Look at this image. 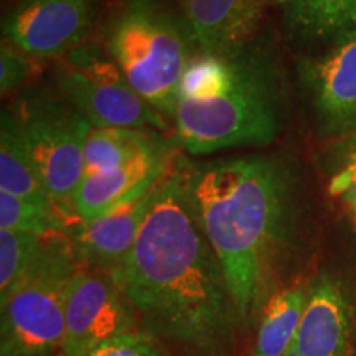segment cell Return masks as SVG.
Listing matches in <instances>:
<instances>
[{"instance_id": "9a60e30c", "label": "cell", "mask_w": 356, "mask_h": 356, "mask_svg": "<svg viewBox=\"0 0 356 356\" xmlns=\"http://www.w3.org/2000/svg\"><path fill=\"white\" fill-rule=\"evenodd\" d=\"M284 22L293 38L337 47L356 40V0H289Z\"/></svg>"}, {"instance_id": "6da1fadb", "label": "cell", "mask_w": 356, "mask_h": 356, "mask_svg": "<svg viewBox=\"0 0 356 356\" xmlns=\"http://www.w3.org/2000/svg\"><path fill=\"white\" fill-rule=\"evenodd\" d=\"M139 332L173 356H236L244 328L220 257L204 234L178 157L160 184L136 244L111 273Z\"/></svg>"}, {"instance_id": "52a82bcc", "label": "cell", "mask_w": 356, "mask_h": 356, "mask_svg": "<svg viewBox=\"0 0 356 356\" xmlns=\"http://www.w3.org/2000/svg\"><path fill=\"white\" fill-rule=\"evenodd\" d=\"M58 95L92 127L163 131L167 119L134 89L99 42H84L53 66Z\"/></svg>"}, {"instance_id": "3957f363", "label": "cell", "mask_w": 356, "mask_h": 356, "mask_svg": "<svg viewBox=\"0 0 356 356\" xmlns=\"http://www.w3.org/2000/svg\"><path fill=\"white\" fill-rule=\"evenodd\" d=\"M172 121L177 144L191 155L273 144L284 121L273 47L252 38L229 51H198L181 76Z\"/></svg>"}, {"instance_id": "5b68a950", "label": "cell", "mask_w": 356, "mask_h": 356, "mask_svg": "<svg viewBox=\"0 0 356 356\" xmlns=\"http://www.w3.org/2000/svg\"><path fill=\"white\" fill-rule=\"evenodd\" d=\"M79 267L68 234L43 236L32 264L2 300V356H51L61 350L66 293Z\"/></svg>"}, {"instance_id": "603a6c76", "label": "cell", "mask_w": 356, "mask_h": 356, "mask_svg": "<svg viewBox=\"0 0 356 356\" xmlns=\"http://www.w3.org/2000/svg\"><path fill=\"white\" fill-rule=\"evenodd\" d=\"M88 356H163V351L144 333L134 332L101 345Z\"/></svg>"}, {"instance_id": "d6986e66", "label": "cell", "mask_w": 356, "mask_h": 356, "mask_svg": "<svg viewBox=\"0 0 356 356\" xmlns=\"http://www.w3.org/2000/svg\"><path fill=\"white\" fill-rule=\"evenodd\" d=\"M68 228V222L53 208L0 191V229L44 236L66 233Z\"/></svg>"}, {"instance_id": "44dd1931", "label": "cell", "mask_w": 356, "mask_h": 356, "mask_svg": "<svg viewBox=\"0 0 356 356\" xmlns=\"http://www.w3.org/2000/svg\"><path fill=\"white\" fill-rule=\"evenodd\" d=\"M38 61L25 55L6 40L0 47V91L2 96L19 91L37 74Z\"/></svg>"}, {"instance_id": "8fae6325", "label": "cell", "mask_w": 356, "mask_h": 356, "mask_svg": "<svg viewBox=\"0 0 356 356\" xmlns=\"http://www.w3.org/2000/svg\"><path fill=\"white\" fill-rule=\"evenodd\" d=\"M163 178L104 215L70 226L66 234L70 236L79 264L104 273H113L121 266L136 244Z\"/></svg>"}, {"instance_id": "8992f818", "label": "cell", "mask_w": 356, "mask_h": 356, "mask_svg": "<svg viewBox=\"0 0 356 356\" xmlns=\"http://www.w3.org/2000/svg\"><path fill=\"white\" fill-rule=\"evenodd\" d=\"M12 113L53 208L74 225L73 198L84 177V142L92 126L61 96L35 89L15 101Z\"/></svg>"}, {"instance_id": "9c48e42d", "label": "cell", "mask_w": 356, "mask_h": 356, "mask_svg": "<svg viewBox=\"0 0 356 356\" xmlns=\"http://www.w3.org/2000/svg\"><path fill=\"white\" fill-rule=\"evenodd\" d=\"M97 0H19L2 22L6 40L33 60H58L88 42Z\"/></svg>"}, {"instance_id": "4fadbf2b", "label": "cell", "mask_w": 356, "mask_h": 356, "mask_svg": "<svg viewBox=\"0 0 356 356\" xmlns=\"http://www.w3.org/2000/svg\"><path fill=\"white\" fill-rule=\"evenodd\" d=\"M178 157L175 145L167 142L126 165L84 175L73 198L74 216L78 221H86L111 211L157 184L175 165Z\"/></svg>"}, {"instance_id": "7a4b0ae2", "label": "cell", "mask_w": 356, "mask_h": 356, "mask_svg": "<svg viewBox=\"0 0 356 356\" xmlns=\"http://www.w3.org/2000/svg\"><path fill=\"white\" fill-rule=\"evenodd\" d=\"M296 184L291 167L270 155L188 162L191 198L244 327L274 293L280 257L291 239Z\"/></svg>"}, {"instance_id": "7402d4cb", "label": "cell", "mask_w": 356, "mask_h": 356, "mask_svg": "<svg viewBox=\"0 0 356 356\" xmlns=\"http://www.w3.org/2000/svg\"><path fill=\"white\" fill-rule=\"evenodd\" d=\"M350 140L345 155L332 173L328 191L332 197L343 200L356 216V136L350 137Z\"/></svg>"}, {"instance_id": "cb8c5ba5", "label": "cell", "mask_w": 356, "mask_h": 356, "mask_svg": "<svg viewBox=\"0 0 356 356\" xmlns=\"http://www.w3.org/2000/svg\"><path fill=\"white\" fill-rule=\"evenodd\" d=\"M287 2L289 0H252L256 12L259 13L261 17H262V12H264L269 6H273V3H277V6H286Z\"/></svg>"}, {"instance_id": "ac0fdd59", "label": "cell", "mask_w": 356, "mask_h": 356, "mask_svg": "<svg viewBox=\"0 0 356 356\" xmlns=\"http://www.w3.org/2000/svg\"><path fill=\"white\" fill-rule=\"evenodd\" d=\"M309 287L296 286L275 291L259 315L256 343L252 356H284L291 348L302 314H304Z\"/></svg>"}, {"instance_id": "ffe728a7", "label": "cell", "mask_w": 356, "mask_h": 356, "mask_svg": "<svg viewBox=\"0 0 356 356\" xmlns=\"http://www.w3.org/2000/svg\"><path fill=\"white\" fill-rule=\"evenodd\" d=\"M42 238L32 233L0 229V302L32 264Z\"/></svg>"}, {"instance_id": "30bf717a", "label": "cell", "mask_w": 356, "mask_h": 356, "mask_svg": "<svg viewBox=\"0 0 356 356\" xmlns=\"http://www.w3.org/2000/svg\"><path fill=\"white\" fill-rule=\"evenodd\" d=\"M317 127L325 136H356V40L297 65Z\"/></svg>"}, {"instance_id": "e0dca14e", "label": "cell", "mask_w": 356, "mask_h": 356, "mask_svg": "<svg viewBox=\"0 0 356 356\" xmlns=\"http://www.w3.org/2000/svg\"><path fill=\"white\" fill-rule=\"evenodd\" d=\"M167 142L152 129L91 127L84 142V175L126 165Z\"/></svg>"}, {"instance_id": "5bb4252c", "label": "cell", "mask_w": 356, "mask_h": 356, "mask_svg": "<svg viewBox=\"0 0 356 356\" xmlns=\"http://www.w3.org/2000/svg\"><path fill=\"white\" fill-rule=\"evenodd\" d=\"M198 51L222 53L254 37L261 15L252 0H178Z\"/></svg>"}, {"instance_id": "2e32d148", "label": "cell", "mask_w": 356, "mask_h": 356, "mask_svg": "<svg viewBox=\"0 0 356 356\" xmlns=\"http://www.w3.org/2000/svg\"><path fill=\"white\" fill-rule=\"evenodd\" d=\"M0 191L53 208L12 109L0 119Z\"/></svg>"}, {"instance_id": "277c9868", "label": "cell", "mask_w": 356, "mask_h": 356, "mask_svg": "<svg viewBox=\"0 0 356 356\" xmlns=\"http://www.w3.org/2000/svg\"><path fill=\"white\" fill-rule=\"evenodd\" d=\"M99 43L129 84L172 121L181 76L198 53L184 17L163 0H118Z\"/></svg>"}, {"instance_id": "7c38bea8", "label": "cell", "mask_w": 356, "mask_h": 356, "mask_svg": "<svg viewBox=\"0 0 356 356\" xmlns=\"http://www.w3.org/2000/svg\"><path fill=\"white\" fill-rule=\"evenodd\" d=\"M353 307L340 280L320 274L309 286L296 338L284 356H348Z\"/></svg>"}, {"instance_id": "ba28073f", "label": "cell", "mask_w": 356, "mask_h": 356, "mask_svg": "<svg viewBox=\"0 0 356 356\" xmlns=\"http://www.w3.org/2000/svg\"><path fill=\"white\" fill-rule=\"evenodd\" d=\"M139 332L136 310L111 273L79 267L65 309L61 356H88L101 345Z\"/></svg>"}]
</instances>
